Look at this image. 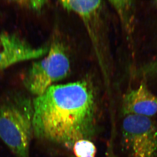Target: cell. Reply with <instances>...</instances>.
Returning <instances> with one entry per match:
<instances>
[{
  "label": "cell",
  "instance_id": "cell-1",
  "mask_svg": "<svg viewBox=\"0 0 157 157\" xmlns=\"http://www.w3.org/2000/svg\"><path fill=\"white\" fill-rule=\"evenodd\" d=\"M33 102L34 136L39 140L73 149L94 135L98 107L86 82L53 85Z\"/></svg>",
  "mask_w": 157,
  "mask_h": 157
},
{
  "label": "cell",
  "instance_id": "cell-2",
  "mask_svg": "<svg viewBox=\"0 0 157 157\" xmlns=\"http://www.w3.org/2000/svg\"><path fill=\"white\" fill-rule=\"evenodd\" d=\"M33 117V101L23 93L11 92L0 101V139L17 157H29Z\"/></svg>",
  "mask_w": 157,
  "mask_h": 157
},
{
  "label": "cell",
  "instance_id": "cell-3",
  "mask_svg": "<svg viewBox=\"0 0 157 157\" xmlns=\"http://www.w3.org/2000/svg\"><path fill=\"white\" fill-rule=\"evenodd\" d=\"M70 62L63 46L52 44L46 56L32 64L26 72L23 83L27 90L36 96L65 78L70 71Z\"/></svg>",
  "mask_w": 157,
  "mask_h": 157
},
{
  "label": "cell",
  "instance_id": "cell-4",
  "mask_svg": "<svg viewBox=\"0 0 157 157\" xmlns=\"http://www.w3.org/2000/svg\"><path fill=\"white\" fill-rule=\"evenodd\" d=\"M121 144L127 157H157V123L151 117L124 116Z\"/></svg>",
  "mask_w": 157,
  "mask_h": 157
},
{
  "label": "cell",
  "instance_id": "cell-5",
  "mask_svg": "<svg viewBox=\"0 0 157 157\" xmlns=\"http://www.w3.org/2000/svg\"><path fill=\"white\" fill-rule=\"evenodd\" d=\"M47 47H35L17 33H0V72L25 61L40 58L48 53Z\"/></svg>",
  "mask_w": 157,
  "mask_h": 157
},
{
  "label": "cell",
  "instance_id": "cell-6",
  "mask_svg": "<svg viewBox=\"0 0 157 157\" xmlns=\"http://www.w3.org/2000/svg\"><path fill=\"white\" fill-rule=\"evenodd\" d=\"M122 108L124 116L133 114L152 118L157 113V96L142 82L125 95Z\"/></svg>",
  "mask_w": 157,
  "mask_h": 157
},
{
  "label": "cell",
  "instance_id": "cell-7",
  "mask_svg": "<svg viewBox=\"0 0 157 157\" xmlns=\"http://www.w3.org/2000/svg\"><path fill=\"white\" fill-rule=\"evenodd\" d=\"M63 7L73 11L84 19H88L99 9L101 6L100 1H61Z\"/></svg>",
  "mask_w": 157,
  "mask_h": 157
},
{
  "label": "cell",
  "instance_id": "cell-8",
  "mask_svg": "<svg viewBox=\"0 0 157 157\" xmlns=\"http://www.w3.org/2000/svg\"><path fill=\"white\" fill-rule=\"evenodd\" d=\"M73 149L76 157H95L97 152L94 144L90 140L86 139L76 141Z\"/></svg>",
  "mask_w": 157,
  "mask_h": 157
},
{
  "label": "cell",
  "instance_id": "cell-9",
  "mask_svg": "<svg viewBox=\"0 0 157 157\" xmlns=\"http://www.w3.org/2000/svg\"><path fill=\"white\" fill-rule=\"evenodd\" d=\"M18 4L23 5L25 7H28L29 8L35 10V11H40L44 7L46 4L45 1H19Z\"/></svg>",
  "mask_w": 157,
  "mask_h": 157
},
{
  "label": "cell",
  "instance_id": "cell-10",
  "mask_svg": "<svg viewBox=\"0 0 157 157\" xmlns=\"http://www.w3.org/2000/svg\"><path fill=\"white\" fill-rule=\"evenodd\" d=\"M142 73L145 75H154L157 74V59L153 63H151L141 70Z\"/></svg>",
  "mask_w": 157,
  "mask_h": 157
}]
</instances>
